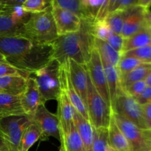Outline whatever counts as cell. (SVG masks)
<instances>
[{
    "label": "cell",
    "mask_w": 151,
    "mask_h": 151,
    "mask_svg": "<svg viewBox=\"0 0 151 151\" xmlns=\"http://www.w3.org/2000/svg\"><path fill=\"white\" fill-rule=\"evenodd\" d=\"M59 151H63V150H62V149H60V150H59Z\"/></svg>",
    "instance_id": "49"
},
{
    "label": "cell",
    "mask_w": 151,
    "mask_h": 151,
    "mask_svg": "<svg viewBox=\"0 0 151 151\" xmlns=\"http://www.w3.org/2000/svg\"><path fill=\"white\" fill-rule=\"evenodd\" d=\"M66 61L72 86L86 108L88 88L86 66L79 64L72 59H68Z\"/></svg>",
    "instance_id": "14"
},
{
    "label": "cell",
    "mask_w": 151,
    "mask_h": 151,
    "mask_svg": "<svg viewBox=\"0 0 151 151\" xmlns=\"http://www.w3.org/2000/svg\"><path fill=\"white\" fill-rule=\"evenodd\" d=\"M0 63H7L5 60V58L0 53Z\"/></svg>",
    "instance_id": "46"
},
{
    "label": "cell",
    "mask_w": 151,
    "mask_h": 151,
    "mask_svg": "<svg viewBox=\"0 0 151 151\" xmlns=\"http://www.w3.org/2000/svg\"><path fill=\"white\" fill-rule=\"evenodd\" d=\"M0 13H1V12H0Z\"/></svg>",
    "instance_id": "50"
},
{
    "label": "cell",
    "mask_w": 151,
    "mask_h": 151,
    "mask_svg": "<svg viewBox=\"0 0 151 151\" xmlns=\"http://www.w3.org/2000/svg\"><path fill=\"white\" fill-rule=\"evenodd\" d=\"M142 135L147 148L151 151V129L142 130Z\"/></svg>",
    "instance_id": "40"
},
{
    "label": "cell",
    "mask_w": 151,
    "mask_h": 151,
    "mask_svg": "<svg viewBox=\"0 0 151 151\" xmlns=\"http://www.w3.org/2000/svg\"><path fill=\"white\" fill-rule=\"evenodd\" d=\"M106 151H119L117 150H116V149L113 148L112 147H111L110 145H109V142L106 144Z\"/></svg>",
    "instance_id": "45"
},
{
    "label": "cell",
    "mask_w": 151,
    "mask_h": 151,
    "mask_svg": "<svg viewBox=\"0 0 151 151\" xmlns=\"http://www.w3.org/2000/svg\"><path fill=\"white\" fill-rule=\"evenodd\" d=\"M142 62L130 57H121L120 60L118 63L116 69H117L118 75L119 77L128 73L131 71L134 70L135 68L139 66V65L142 64Z\"/></svg>",
    "instance_id": "32"
},
{
    "label": "cell",
    "mask_w": 151,
    "mask_h": 151,
    "mask_svg": "<svg viewBox=\"0 0 151 151\" xmlns=\"http://www.w3.org/2000/svg\"><path fill=\"white\" fill-rule=\"evenodd\" d=\"M12 75H21L24 78H28L30 75L27 72L19 70L17 68L14 67L12 65L7 63H0V78Z\"/></svg>",
    "instance_id": "35"
},
{
    "label": "cell",
    "mask_w": 151,
    "mask_h": 151,
    "mask_svg": "<svg viewBox=\"0 0 151 151\" xmlns=\"http://www.w3.org/2000/svg\"><path fill=\"white\" fill-rule=\"evenodd\" d=\"M106 74V81H107L108 88H109V96L111 100V109L114 103L119 90L121 89L120 83H119V75L117 69L115 66L108 63L102 62Z\"/></svg>",
    "instance_id": "22"
},
{
    "label": "cell",
    "mask_w": 151,
    "mask_h": 151,
    "mask_svg": "<svg viewBox=\"0 0 151 151\" xmlns=\"http://www.w3.org/2000/svg\"><path fill=\"white\" fill-rule=\"evenodd\" d=\"M51 4L71 12L81 20H85L81 0H51Z\"/></svg>",
    "instance_id": "27"
},
{
    "label": "cell",
    "mask_w": 151,
    "mask_h": 151,
    "mask_svg": "<svg viewBox=\"0 0 151 151\" xmlns=\"http://www.w3.org/2000/svg\"><path fill=\"white\" fill-rule=\"evenodd\" d=\"M31 123L32 119L26 114L0 118V131L10 151H20L22 137Z\"/></svg>",
    "instance_id": "6"
},
{
    "label": "cell",
    "mask_w": 151,
    "mask_h": 151,
    "mask_svg": "<svg viewBox=\"0 0 151 151\" xmlns=\"http://www.w3.org/2000/svg\"><path fill=\"white\" fill-rule=\"evenodd\" d=\"M87 82L88 88L86 109L90 123L95 129L108 128L111 119V110L94 88L88 72Z\"/></svg>",
    "instance_id": "5"
},
{
    "label": "cell",
    "mask_w": 151,
    "mask_h": 151,
    "mask_svg": "<svg viewBox=\"0 0 151 151\" xmlns=\"http://www.w3.org/2000/svg\"><path fill=\"white\" fill-rule=\"evenodd\" d=\"M3 116H3V115H2V114H1V113H0V118L3 117Z\"/></svg>",
    "instance_id": "48"
},
{
    "label": "cell",
    "mask_w": 151,
    "mask_h": 151,
    "mask_svg": "<svg viewBox=\"0 0 151 151\" xmlns=\"http://www.w3.org/2000/svg\"><path fill=\"white\" fill-rule=\"evenodd\" d=\"M9 7H7L5 3V0H0V12H4L9 10Z\"/></svg>",
    "instance_id": "43"
},
{
    "label": "cell",
    "mask_w": 151,
    "mask_h": 151,
    "mask_svg": "<svg viewBox=\"0 0 151 151\" xmlns=\"http://www.w3.org/2000/svg\"><path fill=\"white\" fill-rule=\"evenodd\" d=\"M60 88L65 92L66 95L69 98V101L72 103L74 109L86 120L89 122V117H88V111L86 108L85 105L83 103L82 100L77 91H75V88L72 86L71 82L70 77H69V70H68L67 61L61 63L60 66Z\"/></svg>",
    "instance_id": "13"
},
{
    "label": "cell",
    "mask_w": 151,
    "mask_h": 151,
    "mask_svg": "<svg viewBox=\"0 0 151 151\" xmlns=\"http://www.w3.org/2000/svg\"><path fill=\"white\" fill-rule=\"evenodd\" d=\"M145 27H147V25L145 20L144 9L137 6L128 10L122 27L121 35L125 39Z\"/></svg>",
    "instance_id": "15"
},
{
    "label": "cell",
    "mask_w": 151,
    "mask_h": 151,
    "mask_svg": "<svg viewBox=\"0 0 151 151\" xmlns=\"http://www.w3.org/2000/svg\"><path fill=\"white\" fill-rule=\"evenodd\" d=\"M0 151H10L1 131H0Z\"/></svg>",
    "instance_id": "42"
},
{
    "label": "cell",
    "mask_w": 151,
    "mask_h": 151,
    "mask_svg": "<svg viewBox=\"0 0 151 151\" xmlns=\"http://www.w3.org/2000/svg\"><path fill=\"white\" fill-rule=\"evenodd\" d=\"M145 82L147 86L151 87V72L149 73V75H147L146 79L145 80Z\"/></svg>",
    "instance_id": "44"
},
{
    "label": "cell",
    "mask_w": 151,
    "mask_h": 151,
    "mask_svg": "<svg viewBox=\"0 0 151 151\" xmlns=\"http://www.w3.org/2000/svg\"><path fill=\"white\" fill-rule=\"evenodd\" d=\"M146 87L147 86H146L145 82V81H142L134 83L122 90L128 96L136 99L143 92Z\"/></svg>",
    "instance_id": "36"
},
{
    "label": "cell",
    "mask_w": 151,
    "mask_h": 151,
    "mask_svg": "<svg viewBox=\"0 0 151 151\" xmlns=\"http://www.w3.org/2000/svg\"><path fill=\"white\" fill-rule=\"evenodd\" d=\"M106 41L108 44H110L111 47L114 49L116 52L122 54V47H123L124 41H125V38H122V35L115 34L111 31Z\"/></svg>",
    "instance_id": "37"
},
{
    "label": "cell",
    "mask_w": 151,
    "mask_h": 151,
    "mask_svg": "<svg viewBox=\"0 0 151 151\" xmlns=\"http://www.w3.org/2000/svg\"><path fill=\"white\" fill-rule=\"evenodd\" d=\"M86 70L94 88L111 109L110 96H109L104 68L100 55L95 48L93 49L91 58L86 65Z\"/></svg>",
    "instance_id": "8"
},
{
    "label": "cell",
    "mask_w": 151,
    "mask_h": 151,
    "mask_svg": "<svg viewBox=\"0 0 151 151\" xmlns=\"http://www.w3.org/2000/svg\"><path fill=\"white\" fill-rule=\"evenodd\" d=\"M60 149L63 151H85L83 141L73 123L66 132L60 133Z\"/></svg>",
    "instance_id": "17"
},
{
    "label": "cell",
    "mask_w": 151,
    "mask_h": 151,
    "mask_svg": "<svg viewBox=\"0 0 151 151\" xmlns=\"http://www.w3.org/2000/svg\"><path fill=\"white\" fill-rule=\"evenodd\" d=\"M94 48L100 55L102 62L108 63L116 67L121 59V54L112 48L110 44L103 40L94 38Z\"/></svg>",
    "instance_id": "23"
},
{
    "label": "cell",
    "mask_w": 151,
    "mask_h": 151,
    "mask_svg": "<svg viewBox=\"0 0 151 151\" xmlns=\"http://www.w3.org/2000/svg\"><path fill=\"white\" fill-rule=\"evenodd\" d=\"M32 122L36 125L41 131V141L48 140L54 137L60 140L59 119L56 114H52L46 108L45 104L41 105L32 117Z\"/></svg>",
    "instance_id": "9"
},
{
    "label": "cell",
    "mask_w": 151,
    "mask_h": 151,
    "mask_svg": "<svg viewBox=\"0 0 151 151\" xmlns=\"http://www.w3.org/2000/svg\"><path fill=\"white\" fill-rule=\"evenodd\" d=\"M142 109L146 128L151 129V102L142 106Z\"/></svg>",
    "instance_id": "39"
},
{
    "label": "cell",
    "mask_w": 151,
    "mask_h": 151,
    "mask_svg": "<svg viewBox=\"0 0 151 151\" xmlns=\"http://www.w3.org/2000/svg\"><path fill=\"white\" fill-rule=\"evenodd\" d=\"M147 29H148L149 32H150V36H151V27H147Z\"/></svg>",
    "instance_id": "47"
},
{
    "label": "cell",
    "mask_w": 151,
    "mask_h": 151,
    "mask_svg": "<svg viewBox=\"0 0 151 151\" xmlns=\"http://www.w3.org/2000/svg\"><path fill=\"white\" fill-rule=\"evenodd\" d=\"M94 135V151H106V144L108 143V128H93Z\"/></svg>",
    "instance_id": "33"
},
{
    "label": "cell",
    "mask_w": 151,
    "mask_h": 151,
    "mask_svg": "<svg viewBox=\"0 0 151 151\" xmlns=\"http://www.w3.org/2000/svg\"><path fill=\"white\" fill-rule=\"evenodd\" d=\"M138 4L139 0H109L108 13L109 15L114 12L127 11L137 7Z\"/></svg>",
    "instance_id": "29"
},
{
    "label": "cell",
    "mask_w": 151,
    "mask_h": 151,
    "mask_svg": "<svg viewBox=\"0 0 151 151\" xmlns=\"http://www.w3.org/2000/svg\"><path fill=\"white\" fill-rule=\"evenodd\" d=\"M115 122L126 138L131 151H150L142 135V130L116 114H112Z\"/></svg>",
    "instance_id": "10"
},
{
    "label": "cell",
    "mask_w": 151,
    "mask_h": 151,
    "mask_svg": "<svg viewBox=\"0 0 151 151\" xmlns=\"http://www.w3.org/2000/svg\"><path fill=\"white\" fill-rule=\"evenodd\" d=\"M51 6V1L46 0H24L22 7L27 13H38L44 11Z\"/></svg>",
    "instance_id": "31"
},
{
    "label": "cell",
    "mask_w": 151,
    "mask_h": 151,
    "mask_svg": "<svg viewBox=\"0 0 151 151\" xmlns=\"http://www.w3.org/2000/svg\"><path fill=\"white\" fill-rule=\"evenodd\" d=\"M27 80L21 75L0 78V92L20 96L26 88Z\"/></svg>",
    "instance_id": "19"
},
{
    "label": "cell",
    "mask_w": 151,
    "mask_h": 151,
    "mask_svg": "<svg viewBox=\"0 0 151 151\" xmlns=\"http://www.w3.org/2000/svg\"><path fill=\"white\" fill-rule=\"evenodd\" d=\"M52 45L39 44L24 37L0 36V53L6 62L29 75L52 58Z\"/></svg>",
    "instance_id": "1"
},
{
    "label": "cell",
    "mask_w": 151,
    "mask_h": 151,
    "mask_svg": "<svg viewBox=\"0 0 151 151\" xmlns=\"http://www.w3.org/2000/svg\"><path fill=\"white\" fill-rule=\"evenodd\" d=\"M24 35L34 42L51 45L58 38L50 6L44 11L32 13L24 24Z\"/></svg>",
    "instance_id": "3"
},
{
    "label": "cell",
    "mask_w": 151,
    "mask_h": 151,
    "mask_svg": "<svg viewBox=\"0 0 151 151\" xmlns=\"http://www.w3.org/2000/svg\"><path fill=\"white\" fill-rule=\"evenodd\" d=\"M147 46H151V36L147 27H145L132 36L125 38L122 47V54Z\"/></svg>",
    "instance_id": "25"
},
{
    "label": "cell",
    "mask_w": 151,
    "mask_h": 151,
    "mask_svg": "<svg viewBox=\"0 0 151 151\" xmlns=\"http://www.w3.org/2000/svg\"><path fill=\"white\" fill-rule=\"evenodd\" d=\"M51 7L58 36L73 33L79 30L82 20L78 16L52 4Z\"/></svg>",
    "instance_id": "12"
},
{
    "label": "cell",
    "mask_w": 151,
    "mask_h": 151,
    "mask_svg": "<svg viewBox=\"0 0 151 151\" xmlns=\"http://www.w3.org/2000/svg\"><path fill=\"white\" fill-rule=\"evenodd\" d=\"M110 32V29L105 20L99 21L92 25L93 35L98 39L106 41Z\"/></svg>",
    "instance_id": "34"
},
{
    "label": "cell",
    "mask_w": 151,
    "mask_h": 151,
    "mask_svg": "<svg viewBox=\"0 0 151 151\" xmlns=\"http://www.w3.org/2000/svg\"><path fill=\"white\" fill-rule=\"evenodd\" d=\"M60 66L57 60L51 59L47 64L30 75L36 81L44 101L57 100L61 91Z\"/></svg>",
    "instance_id": "4"
},
{
    "label": "cell",
    "mask_w": 151,
    "mask_h": 151,
    "mask_svg": "<svg viewBox=\"0 0 151 151\" xmlns=\"http://www.w3.org/2000/svg\"><path fill=\"white\" fill-rule=\"evenodd\" d=\"M0 113L4 116L24 114L20 96L0 92Z\"/></svg>",
    "instance_id": "20"
},
{
    "label": "cell",
    "mask_w": 151,
    "mask_h": 151,
    "mask_svg": "<svg viewBox=\"0 0 151 151\" xmlns=\"http://www.w3.org/2000/svg\"><path fill=\"white\" fill-rule=\"evenodd\" d=\"M108 142L111 147L119 151H131V147L126 138L112 116L108 128Z\"/></svg>",
    "instance_id": "21"
},
{
    "label": "cell",
    "mask_w": 151,
    "mask_h": 151,
    "mask_svg": "<svg viewBox=\"0 0 151 151\" xmlns=\"http://www.w3.org/2000/svg\"><path fill=\"white\" fill-rule=\"evenodd\" d=\"M151 72V63H142L134 70L119 77V83L122 89H124L131 84L138 81H145Z\"/></svg>",
    "instance_id": "24"
},
{
    "label": "cell",
    "mask_w": 151,
    "mask_h": 151,
    "mask_svg": "<svg viewBox=\"0 0 151 151\" xmlns=\"http://www.w3.org/2000/svg\"><path fill=\"white\" fill-rule=\"evenodd\" d=\"M58 101L57 114L59 119L60 133H64L68 131L70 125L73 123L74 108L64 91L61 89Z\"/></svg>",
    "instance_id": "16"
},
{
    "label": "cell",
    "mask_w": 151,
    "mask_h": 151,
    "mask_svg": "<svg viewBox=\"0 0 151 151\" xmlns=\"http://www.w3.org/2000/svg\"><path fill=\"white\" fill-rule=\"evenodd\" d=\"M128 13V10L123 12H114V13H110L106 18L105 22H106L109 29L112 32L121 35L122 27H123L124 22H125Z\"/></svg>",
    "instance_id": "28"
},
{
    "label": "cell",
    "mask_w": 151,
    "mask_h": 151,
    "mask_svg": "<svg viewBox=\"0 0 151 151\" xmlns=\"http://www.w3.org/2000/svg\"><path fill=\"white\" fill-rule=\"evenodd\" d=\"M121 57L134 58L144 63H151V46H147L126 52L122 53Z\"/></svg>",
    "instance_id": "30"
},
{
    "label": "cell",
    "mask_w": 151,
    "mask_h": 151,
    "mask_svg": "<svg viewBox=\"0 0 151 151\" xmlns=\"http://www.w3.org/2000/svg\"><path fill=\"white\" fill-rule=\"evenodd\" d=\"M144 16L147 27H151V10L147 8L144 9Z\"/></svg>",
    "instance_id": "41"
},
{
    "label": "cell",
    "mask_w": 151,
    "mask_h": 151,
    "mask_svg": "<svg viewBox=\"0 0 151 151\" xmlns=\"http://www.w3.org/2000/svg\"><path fill=\"white\" fill-rule=\"evenodd\" d=\"M20 97L21 103L24 114L29 116L31 119L38 108L46 103L38 89L36 81L31 76L27 80L26 88Z\"/></svg>",
    "instance_id": "11"
},
{
    "label": "cell",
    "mask_w": 151,
    "mask_h": 151,
    "mask_svg": "<svg viewBox=\"0 0 151 151\" xmlns=\"http://www.w3.org/2000/svg\"><path fill=\"white\" fill-rule=\"evenodd\" d=\"M112 114H116L129 120L142 130L147 129L143 116L142 106L121 88L111 108Z\"/></svg>",
    "instance_id": "7"
},
{
    "label": "cell",
    "mask_w": 151,
    "mask_h": 151,
    "mask_svg": "<svg viewBox=\"0 0 151 151\" xmlns=\"http://www.w3.org/2000/svg\"><path fill=\"white\" fill-rule=\"evenodd\" d=\"M139 104L141 105L142 106L147 104V103L151 102V87L147 86L143 92L137 98L135 99Z\"/></svg>",
    "instance_id": "38"
},
{
    "label": "cell",
    "mask_w": 151,
    "mask_h": 151,
    "mask_svg": "<svg viewBox=\"0 0 151 151\" xmlns=\"http://www.w3.org/2000/svg\"><path fill=\"white\" fill-rule=\"evenodd\" d=\"M92 24L83 21L79 30L73 33L58 36L52 43V58L60 64L72 59L79 64L86 66L94 48Z\"/></svg>",
    "instance_id": "2"
},
{
    "label": "cell",
    "mask_w": 151,
    "mask_h": 151,
    "mask_svg": "<svg viewBox=\"0 0 151 151\" xmlns=\"http://www.w3.org/2000/svg\"><path fill=\"white\" fill-rule=\"evenodd\" d=\"M24 24L13 20L8 10L0 13V36L24 37Z\"/></svg>",
    "instance_id": "18"
},
{
    "label": "cell",
    "mask_w": 151,
    "mask_h": 151,
    "mask_svg": "<svg viewBox=\"0 0 151 151\" xmlns=\"http://www.w3.org/2000/svg\"><path fill=\"white\" fill-rule=\"evenodd\" d=\"M41 134L39 128L34 123H31L24 133L21 140L20 151H28L30 147L41 139Z\"/></svg>",
    "instance_id": "26"
}]
</instances>
